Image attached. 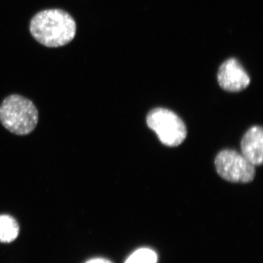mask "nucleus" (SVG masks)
Returning <instances> with one entry per match:
<instances>
[{
  "instance_id": "f257e3e1",
  "label": "nucleus",
  "mask_w": 263,
  "mask_h": 263,
  "mask_svg": "<svg viewBox=\"0 0 263 263\" xmlns=\"http://www.w3.org/2000/svg\"><path fill=\"white\" fill-rule=\"evenodd\" d=\"M29 29L33 37L48 48L65 46L76 34V21L67 12L60 9L39 12L31 20Z\"/></svg>"
},
{
  "instance_id": "f03ea898",
  "label": "nucleus",
  "mask_w": 263,
  "mask_h": 263,
  "mask_svg": "<svg viewBox=\"0 0 263 263\" xmlns=\"http://www.w3.org/2000/svg\"><path fill=\"white\" fill-rule=\"evenodd\" d=\"M38 119L34 104L22 95H10L0 105V122L17 136L30 134L37 127Z\"/></svg>"
},
{
  "instance_id": "7ed1b4c3",
  "label": "nucleus",
  "mask_w": 263,
  "mask_h": 263,
  "mask_svg": "<svg viewBox=\"0 0 263 263\" xmlns=\"http://www.w3.org/2000/svg\"><path fill=\"white\" fill-rule=\"evenodd\" d=\"M148 127L155 131L160 141L167 146H177L187 135L184 123L179 116L167 109L157 108L147 116Z\"/></svg>"
},
{
  "instance_id": "20e7f679",
  "label": "nucleus",
  "mask_w": 263,
  "mask_h": 263,
  "mask_svg": "<svg viewBox=\"0 0 263 263\" xmlns=\"http://www.w3.org/2000/svg\"><path fill=\"white\" fill-rule=\"evenodd\" d=\"M216 171L222 179L233 183H249L255 176L254 166L235 151H221L215 159Z\"/></svg>"
},
{
  "instance_id": "39448f33",
  "label": "nucleus",
  "mask_w": 263,
  "mask_h": 263,
  "mask_svg": "<svg viewBox=\"0 0 263 263\" xmlns=\"http://www.w3.org/2000/svg\"><path fill=\"white\" fill-rule=\"evenodd\" d=\"M221 89L230 92H238L247 89L250 78L236 59L231 58L221 64L217 73Z\"/></svg>"
},
{
  "instance_id": "423d86ee",
  "label": "nucleus",
  "mask_w": 263,
  "mask_h": 263,
  "mask_svg": "<svg viewBox=\"0 0 263 263\" xmlns=\"http://www.w3.org/2000/svg\"><path fill=\"white\" fill-rule=\"evenodd\" d=\"M242 155L250 163L261 165L263 161V132L262 127L254 126L242 138Z\"/></svg>"
},
{
  "instance_id": "0eeeda50",
  "label": "nucleus",
  "mask_w": 263,
  "mask_h": 263,
  "mask_svg": "<svg viewBox=\"0 0 263 263\" xmlns=\"http://www.w3.org/2000/svg\"><path fill=\"white\" fill-rule=\"evenodd\" d=\"M18 221L8 214L0 215V242L9 243L18 238L19 234Z\"/></svg>"
},
{
  "instance_id": "6e6552de",
  "label": "nucleus",
  "mask_w": 263,
  "mask_h": 263,
  "mask_svg": "<svg viewBox=\"0 0 263 263\" xmlns=\"http://www.w3.org/2000/svg\"><path fill=\"white\" fill-rule=\"evenodd\" d=\"M157 255L150 249H138L128 257L125 263H157Z\"/></svg>"
},
{
  "instance_id": "1a4fd4ad",
  "label": "nucleus",
  "mask_w": 263,
  "mask_h": 263,
  "mask_svg": "<svg viewBox=\"0 0 263 263\" xmlns=\"http://www.w3.org/2000/svg\"><path fill=\"white\" fill-rule=\"evenodd\" d=\"M85 263H112L110 262V261L108 260V259H105L103 258H95L91 259L89 260H88L87 262Z\"/></svg>"
}]
</instances>
